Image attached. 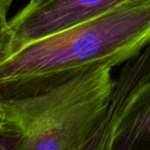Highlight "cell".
Returning a JSON list of instances; mask_svg holds the SVG:
<instances>
[{
  "mask_svg": "<svg viewBox=\"0 0 150 150\" xmlns=\"http://www.w3.org/2000/svg\"><path fill=\"white\" fill-rule=\"evenodd\" d=\"M149 44L150 0H129L11 54L0 65V100L27 97L91 69H112Z\"/></svg>",
  "mask_w": 150,
  "mask_h": 150,
  "instance_id": "obj_1",
  "label": "cell"
},
{
  "mask_svg": "<svg viewBox=\"0 0 150 150\" xmlns=\"http://www.w3.org/2000/svg\"><path fill=\"white\" fill-rule=\"evenodd\" d=\"M110 68L78 73L27 97L4 101L18 131L16 150H73L105 117L115 79Z\"/></svg>",
  "mask_w": 150,
  "mask_h": 150,
  "instance_id": "obj_2",
  "label": "cell"
},
{
  "mask_svg": "<svg viewBox=\"0 0 150 150\" xmlns=\"http://www.w3.org/2000/svg\"><path fill=\"white\" fill-rule=\"evenodd\" d=\"M127 1L29 0L9 20L13 34L11 54L31 42L98 17Z\"/></svg>",
  "mask_w": 150,
  "mask_h": 150,
  "instance_id": "obj_3",
  "label": "cell"
},
{
  "mask_svg": "<svg viewBox=\"0 0 150 150\" xmlns=\"http://www.w3.org/2000/svg\"><path fill=\"white\" fill-rule=\"evenodd\" d=\"M134 90L129 78L115 80L109 150H150V79Z\"/></svg>",
  "mask_w": 150,
  "mask_h": 150,
  "instance_id": "obj_4",
  "label": "cell"
},
{
  "mask_svg": "<svg viewBox=\"0 0 150 150\" xmlns=\"http://www.w3.org/2000/svg\"><path fill=\"white\" fill-rule=\"evenodd\" d=\"M111 108L112 106L109 104L105 117L96 129V131L83 143L73 150H109V139L112 127L113 115V109Z\"/></svg>",
  "mask_w": 150,
  "mask_h": 150,
  "instance_id": "obj_5",
  "label": "cell"
},
{
  "mask_svg": "<svg viewBox=\"0 0 150 150\" xmlns=\"http://www.w3.org/2000/svg\"><path fill=\"white\" fill-rule=\"evenodd\" d=\"M13 0H0V65L11 57L13 34L8 20V11Z\"/></svg>",
  "mask_w": 150,
  "mask_h": 150,
  "instance_id": "obj_6",
  "label": "cell"
},
{
  "mask_svg": "<svg viewBox=\"0 0 150 150\" xmlns=\"http://www.w3.org/2000/svg\"><path fill=\"white\" fill-rule=\"evenodd\" d=\"M13 115L11 109L8 108L7 104L4 101L0 100V122H6V121H13Z\"/></svg>",
  "mask_w": 150,
  "mask_h": 150,
  "instance_id": "obj_7",
  "label": "cell"
}]
</instances>
